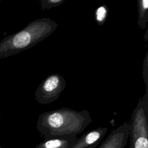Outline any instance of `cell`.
I'll use <instances>...</instances> for the list:
<instances>
[{"mask_svg":"<svg viewBox=\"0 0 148 148\" xmlns=\"http://www.w3.org/2000/svg\"><path fill=\"white\" fill-rule=\"evenodd\" d=\"M87 110L61 108L43 112L38 117L36 129L45 139L76 136L92 122Z\"/></svg>","mask_w":148,"mask_h":148,"instance_id":"cell-1","label":"cell"},{"mask_svg":"<svg viewBox=\"0 0 148 148\" xmlns=\"http://www.w3.org/2000/svg\"><path fill=\"white\" fill-rule=\"evenodd\" d=\"M147 32H148V29H146V32H145V40L147 41Z\"/></svg>","mask_w":148,"mask_h":148,"instance_id":"cell-13","label":"cell"},{"mask_svg":"<svg viewBox=\"0 0 148 148\" xmlns=\"http://www.w3.org/2000/svg\"><path fill=\"white\" fill-rule=\"evenodd\" d=\"M107 131L108 128L106 127H99L91 130L76 139L69 148H87L99 143Z\"/></svg>","mask_w":148,"mask_h":148,"instance_id":"cell-6","label":"cell"},{"mask_svg":"<svg viewBox=\"0 0 148 148\" xmlns=\"http://www.w3.org/2000/svg\"><path fill=\"white\" fill-rule=\"evenodd\" d=\"M65 86L66 82L62 76L51 74L38 87L34 94L35 99L40 104L50 103L58 98Z\"/></svg>","mask_w":148,"mask_h":148,"instance_id":"cell-4","label":"cell"},{"mask_svg":"<svg viewBox=\"0 0 148 148\" xmlns=\"http://www.w3.org/2000/svg\"><path fill=\"white\" fill-rule=\"evenodd\" d=\"M98 144H99V143L94 144V145H92V146H90V147H87V148H97V147L98 146Z\"/></svg>","mask_w":148,"mask_h":148,"instance_id":"cell-12","label":"cell"},{"mask_svg":"<svg viewBox=\"0 0 148 148\" xmlns=\"http://www.w3.org/2000/svg\"><path fill=\"white\" fill-rule=\"evenodd\" d=\"M0 148H6V147H2V146H0Z\"/></svg>","mask_w":148,"mask_h":148,"instance_id":"cell-14","label":"cell"},{"mask_svg":"<svg viewBox=\"0 0 148 148\" xmlns=\"http://www.w3.org/2000/svg\"><path fill=\"white\" fill-rule=\"evenodd\" d=\"M130 124L125 123L113 130L98 148H124L128 139Z\"/></svg>","mask_w":148,"mask_h":148,"instance_id":"cell-5","label":"cell"},{"mask_svg":"<svg viewBox=\"0 0 148 148\" xmlns=\"http://www.w3.org/2000/svg\"><path fill=\"white\" fill-rule=\"evenodd\" d=\"M143 77L146 84V91H148V53H146L143 61Z\"/></svg>","mask_w":148,"mask_h":148,"instance_id":"cell-11","label":"cell"},{"mask_svg":"<svg viewBox=\"0 0 148 148\" xmlns=\"http://www.w3.org/2000/svg\"><path fill=\"white\" fill-rule=\"evenodd\" d=\"M138 25L144 30L148 21V0H138Z\"/></svg>","mask_w":148,"mask_h":148,"instance_id":"cell-8","label":"cell"},{"mask_svg":"<svg viewBox=\"0 0 148 148\" xmlns=\"http://www.w3.org/2000/svg\"><path fill=\"white\" fill-rule=\"evenodd\" d=\"M76 139V136L47 138L37 145L35 148H69Z\"/></svg>","mask_w":148,"mask_h":148,"instance_id":"cell-7","label":"cell"},{"mask_svg":"<svg viewBox=\"0 0 148 148\" xmlns=\"http://www.w3.org/2000/svg\"><path fill=\"white\" fill-rule=\"evenodd\" d=\"M130 124V148H148V91L138 101Z\"/></svg>","mask_w":148,"mask_h":148,"instance_id":"cell-3","label":"cell"},{"mask_svg":"<svg viewBox=\"0 0 148 148\" xmlns=\"http://www.w3.org/2000/svg\"><path fill=\"white\" fill-rule=\"evenodd\" d=\"M108 8L105 4H103L97 8L94 12V18L99 25H103L106 21L108 15Z\"/></svg>","mask_w":148,"mask_h":148,"instance_id":"cell-9","label":"cell"},{"mask_svg":"<svg viewBox=\"0 0 148 148\" xmlns=\"http://www.w3.org/2000/svg\"><path fill=\"white\" fill-rule=\"evenodd\" d=\"M1 1H2V0H0V2H1Z\"/></svg>","mask_w":148,"mask_h":148,"instance_id":"cell-15","label":"cell"},{"mask_svg":"<svg viewBox=\"0 0 148 148\" xmlns=\"http://www.w3.org/2000/svg\"><path fill=\"white\" fill-rule=\"evenodd\" d=\"M57 26V23L46 17L30 22L24 28L1 40L0 58H7L32 47L50 36Z\"/></svg>","mask_w":148,"mask_h":148,"instance_id":"cell-2","label":"cell"},{"mask_svg":"<svg viewBox=\"0 0 148 148\" xmlns=\"http://www.w3.org/2000/svg\"><path fill=\"white\" fill-rule=\"evenodd\" d=\"M65 0H39L42 10L49 9L62 4Z\"/></svg>","mask_w":148,"mask_h":148,"instance_id":"cell-10","label":"cell"}]
</instances>
